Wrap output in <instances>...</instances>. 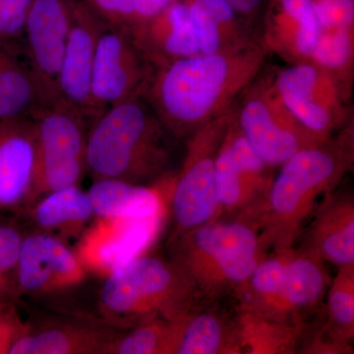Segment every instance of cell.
<instances>
[{"label": "cell", "mask_w": 354, "mask_h": 354, "mask_svg": "<svg viewBox=\"0 0 354 354\" xmlns=\"http://www.w3.org/2000/svg\"><path fill=\"white\" fill-rule=\"evenodd\" d=\"M268 55L257 43L181 58L153 69L142 95L174 139L185 140L232 111L260 75Z\"/></svg>", "instance_id": "1"}, {"label": "cell", "mask_w": 354, "mask_h": 354, "mask_svg": "<svg viewBox=\"0 0 354 354\" xmlns=\"http://www.w3.org/2000/svg\"><path fill=\"white\" fill-rule=\"evenodd\" d=\"M353 121L325 143L300 151L281 165L264 201L251 216L265 248L295 246L319 198L334 192L353 171Z\"/></svg>", "instance_id": "2"}, {"label": "cell", "mask_w": 354, "mask_h": 354, "mask_svg": "<svg viewBox=\"0 0 354 354\" xmlns=\"http://www.w3.org/2000/svg\"><path fill=\"white\" fill-rule=\"evenodd\" d=\"M171 137L143 95H137L91 120L86 169L95 180L151 185L171 174Z\"/></svg>", "instance_id": "3"}, {"label": "cell", "mask_w": 354, "mask_h": 354, "mask_svg": "<svg viewBox=\"0 0 354 354\" xmlns=\"http://www.w3.org/2000/svg\"><path fill=\"white\" fill-rule=\"evenodd\" d=\"M171 241L172 260L207 301L234 293L267 256L259 230L241 218H218Z\"/></svg>", "instance_id": "4"}, {"label": "cell", "mask_w": 354, "mask_h": 354, "mask_svg": "<svg viewBox=\"0 0 354 354\" xmlns=\"http://www.w3.org/2000/svg\"><path fill=\"white\" fill-rule=\"evenodd\" d=\"M200 301L196 288L174 260L142 255L104 278L99 307L109 325L130 329L157 317L184 318Z\"/></svg>", "instance_id": "5"}, {"label": "cell", "mask_w": 354, "mask_h": 354, "mask_svg": "<svg viewBox=\"0 0 354 354\" xmlns=\"http://www.w3.org/2000/svg\"><path fill=\"white\" fill-rule=\"evenodd\" d=\"M234 108L185 139L183 167L174 177L169 201L174 221V235L220 218L216 158Z\"/></svg>", "instance_id": "6"}, {"label": "cell", "mask_w": 354, "mask_h": 354, "mask_svg": "<svg viewBox=\"0 0 354 354\" xmlns=\"http://www.w3.org/2000/svg\"><path fill=\"white\" fill-rule=\"evenodd\" d=\"M241 132L258 156L272 167L328 140L310 132L279 99L272 78H256L234 106Z\"/></svg>", "instance_id": "7"}, {"label": "cell", "mask_w": 354, "mask_h": 354, "mask_svg": "<svg viewBox=\"0 0 354 354\" xmlns=\"http://www.w3.org/2000/svg\"><path fill=\"white\" fill-rule=\"evenodd\" d=\"M32 122L37 174L32 204L48 193L80 183L86 171L88 125L82 114L59 102L41 109Z\"/></svg>", "instance_id": "8"}, {"label": "cell", "mask_w": 354, "mask_h": 354, "mask_svg": "<svg viewBox=\"0 0 354 354\" xmlns=\"http://www.w3.org/2000/svg\"><path fill=\"white\" fill-rule=\"evenodd\" d=\"M271 78L286 109L317 136L332 138L351 122L349 102L334 79L311 62L288 64Z\"/></svg>", "instance_id": "9"}, {"label": "cell", "mask_w": 354, "mask_h": 354, "mask_svg": "<svg viewBox=\"0 0 354 354\" xmlns=\"http://www.w3.org/2000/svg\"><path fill=\"white\" fill-rule=\"evenodd\" d=\"M272 169L244 137L234 108L216 158L218 218H250L271 188L274 177Z\"/></svg>", "instance_id": "10"}, {"label": "cell", "mask_w": 354, "mask_h": 354, "mask_svg": "<svg viewBox=\"0 0 354 354\" xmlns=\"http://www.w3.org/2000/svg\"><path fill=\"white\" fill-rule=\"evenodd\" d=\"M153 69L127 32L104 24L93 68L94 118L115 104L142 95Z\"/></svg>", "instance_id": "11"}, {"label": "cell", "mask_w": 354, "mask_h": 354, "mask_svg": "<svg viewBox=\"0 0 354 354\" xmlns=\"http://www.w3.org/2000/svg\"><path fill=\"white\" fill-rule=\"evenodd\" d=\"M165 216L97 218L80 235L74 251L86 272L106 278L145 254L157 239Z\"/></svg>", "instance_id": "12"}, {"label": "cell", "mask_w": 354, "mask_h": 354, "mask_svg": "<svg viewBox=\"0 0 354 354\" xmlns=\"http://www.w3.org/2000/svg\"><path fill=\"white\" fill-rule=\"evenodd\" d=\"M104 23L87 3L72 0L71 25L57 81L58 102L94 118L92 76L97 39Z\"/></svg>", "instance_id": "13"}, {"label": "cell", "mask_w": 354, "mask_h": 354, "mask_svg": "<svg viewBox=\"0 0 354 354\" xmlns=\"http://www.w3.org/2000/svg\"><path fill=\"white\" fill-rule=\"evenodd\" d=\"M72 0H32L24 29L30 68L50 104L58 102L57 81L71 25Z\"/></svg>", "instance_id": "14"}, {"label": "cell", "mask_w": 354, "mask_h": 354, "mask_svg": "<svg viewBox=\"0 0 354 354\" xmlns=\"http://www.w3.org/2000/svg\"><path fill=\"white\" fill-rule=\"evenodd\" d=\"M87 272L65 241L46 232L24 237L14 272L16 293L59 292L83 283Z\"/></svg>", "instance_id": "15"}, {"label": "cell", "mask_w": 354, "mask_h": 354, "mask_svg": "<svg viewBox=\"0 0 354 354\" xmlns=\"http://www.w3.org/2000/svg\"><path fill=\"white\" fill-rule=\"evenodd\" d=\"M37 174L36 131L32 120L0 124V215L27 209Z\"/></svg>", "instance_id": "16"}, {"label": "cell", "mask_w": 354, "mask_h": 354, "mask_svg": "<svg viewBox=\"0 0 354 354\" xmlns=\"http://www.w3.org/2000/svg\"><path fill=\"white\" fill-rule=\"evenodd\" d=\"M320 26L310 0H267L259 39L268 53L288 64L309 62Z\"/></svg>", "instance_id": "17"}, {"label": "cell", "mask_w": 354, "mask_h": 354, "mask_svg": "<svg viewBox=\"0 0 354 354\" xmlns=\"http://www.w3.org/2000/svg\"><path fill=\"white\" fill-rule=\"evenodd\" d=\"M311 216L298 249L337 268L354 264L353 195L330 193Z\"/></svg>", "instance_id": "18"}, {"label": "cell", "mask_w": 354, "mask_h": 354, "mask_svg": "<svg viewBox=\"0 0 354 354\" xmlns=\"http://www.w3.org/2000/svg\"><path fill=\"white\" fill-rule=\"evenodd\" d=\"M128 34L153 68L200 53L185 0H176Z\"/></svg>", "instance_id": "19"}, {"label": "cell", "mask_w": 354, "mask_h": 354, "mask_svg": "<svg viewBox=\"0 0 354 354\" xmlns=\"http://www.w3.org/2000/svg\"><path fill=\"white\" fill-rule=\"evenodd\" d=\"M330 283L325 263L293 247L276 297L263 316L304 322L305 315L322 301Z\"/></svg>", "instance_id": "20"}, {"label": "cell", "mask_w": 354, "mask_h": 354, "mask_svg": "<svg viewBox=\"0 0 354 354\" xmlns=\"http://www.w3.org/2000/svg\"><path fill=\"white\" fill-rule=\"evenodd\" d=\"M174 177L151 185L97 179L88 191L95 218H151L167 215Z\"/></svg>", "instance_id": "21"}, {"label": "cell", "mask_w": 354, "mask_h": 354, "mask_svg": "<svg viewBox=\"0 0 354 354\" xmlns=\"http://www.w3.org/2000/svg\"><path fill=\"white\" fill-rule=\"evenodd\" d=\"M116 335L109 328L90 324L57 322L36 328L27 325L8 354L106 353Z\"/></svg>", "instance_id": "22"}, {"label": "cell", "mask_w": 354, "mask_h": 354, "mask_svg": "<svg viewBox=\"0 0 354 354\" xmlns=\"http://www.w3.org/2000/svg\"><path fill=\"white\" fill-rule=\"evenodd\" d=\"M205 55L239 50L260 43L250 26L225 0H185Z\"/></svg>", "instance_id": "23"}, {"label": "cell", "mask_w": 354, "mask_h": 354, "mask_svg": "<svg viewBox=\"0 0 354 354\" xmlns=\"http://www.w3.org/2000/svg\"><path fill=\"white\" fill-rule=\"evenodd\" d=\"M27 209L39 232L62 241L80 236L95 216L88 192L79 185L48 193Z\"/></svg>", "instance_id": "24"}, {"label": "cell", "mask_w": 354, "mask_h": 354, "mask_svg": "<svg viewBox=\"0 0 354 354\" xmlns=\"http://www.w3.org/2000/svg\"><path fill=\"white\" fill-rule=\"evenodd\" d=\"M242 351L246 354L298 353L306 324L288 322L237 308L234 316Z\"/></svg>", "instance_id": "25"}, {"label": "cell", "mask_w": 354, "mask_h": 354, "mask_svg": "<svg viewBox=\"0 0 354 354\" xmlns=\"http://www.w3.org/2000/svg\"><path fill=\"white\" fill-rule=\"evenodd\" d=\"M177 354H243L234 317L198 306L186 317Z\"/></svg>", "instance_id": "26"}, {"label": "cell", "mask_w": 354, "mask_h": 354, "mask_svg": "<svg viewBox=\"0 0 354 354\" xmlns=\"http://www.w3.org/2000/svg\"><path fill=\"white\" fill-rule=\"evenodd\" d=\"M48 104L30 66L20 64L11 53L0 67V124L32 120Z\"/></svg>", "instance_id": "27"}, {"label": "cell", "mask_w": 354, "mask_h": 354, "mask_svg": "<svg viewBox=\"0 0 354 354\" xmlns=\"http://www.w3.org/2000/svg\"><path fill=\"white\" fill-rule=\"evenodd\" d=\"M187 316L178 320L157 317L144 321L125 334L116 335L106 354H177Z\"/></svg>", "instance_id": "28"}, {"label": "cell", "mask_w": 354, "mask_h": 354, "mask_svg": "<svg viewBox=\"0 0 354 354\" xmlns=\"http://www.w3.org/2000/svg\"><path fill=\"white\" fill-rule=\"evenodd\" d=\"M309 62L334 79L349 102L353 83L354 26L320 30Z\"/></svg>", "instance_id": "29"}, {"label": "cell", "mask_w": 354, "mask_h": 354, "mask_svg": "<svg viewBox=\"0 0 354 354\" xmlns=\"http://www.w3.org/2000/svg\"><path fill=\"white\" fill-rule=\"evenodd\" d=\"M328 290L326 332L335 341L353 344L354 339V264L337 268Z\"/></svg>", "instance_id": "30"}, {"label": "cell", "mask_w": 354, "mask_h": 354, "mask_svg": "<svg viewBox=\"0 0 354 354\" xmlns=\"http://www.w3.org/2000/svg\"><path fill=\"white\" fill-rule=\"evenodd\" d=\"M176 0H86L104 24L127 32L144 24Z\"/></svg>", "instance_id": "31"}, {"label": "cell", "mask_w": 354, "mask_h": 354, "mask_svg": "<svg viewBox=\"0 0 354 354\" xmlns=\"http://www.w3.org/2000/svg\"><path fill=\"white\" fill-rule=\"evenodd\" d=\"M32 0H0V46L24 38L28 13Z\"/></svg>", "instance_id": "32"}, {"label": "cell", "mask_w": 354, "mask_h": 354, "mask_svg": "<svg viewBox=\"0 0 354 354\" xmlns=\"http://www.w3.org/2000/svg\"><path fill=\"white\" fill-rule=\"evenodd\" d=\"M320 30L354 26V0H310Z\"/></svg>", "instance_id": "33"}, {"label": "cell", "mask_w": 354, "mask_h": 354, "mask_svg": "<svg viewBox=\"0 0 354 354\" xmlns=\"http://www.w3.org/2000/svg\"><path fill=\"white\" fill-rule=\"evenodd\" d=\"M24 237L15 225L0 221V270L13 279Z\"/></svg>", "instance_id": "34"}, {"label": "cell", "mask_w": 354, "mask_h": 354, "mask_svg": "<svg viewBox=\"0 0 354 354\" xmlns=\"http://www.w3.org/2000/svg\"><path fill=\"white\" fill-rule=\"evenodd\" d=\"M320 330H316L308 335L305 330L304 339L300 344L298 353L309 354H351L353 353L351 344L337 342L330 337L324 326Z\"/></svg>", "instance_id": "35"}, {"label": "cell", "mask_w": 354, "mask_h": 354, "mask_svg": "<svg viewBox=\"0 0 354 354\" xmlns=\"http://www.w3.org/2000/svg\"><path fill=\"white\" fill-rule=\"evenodd\" d=\"M27 327L10 301H0V354L9 353L15 339Z\"/></svg>", "instance_id": "36"}, {"label": "cell", "mask_w": 354, "mask_h": 354, "mask_svg": "<svg viewBox=\"0 0 354 354\" xmlns=\"http://www.w3.org/2000/svg\"><path fill=\"white\" fill-rule=\"evenodd\" d=\"M247 23L252 22L267 0H225Z\"/></svg>", "instance_id": "37"}, {"label": "cell", "mask_w": 354, "mask_h": 354, "mask_svg": "<svg viewBox=\"0 0 354 354\" xmlns=\"http://www.w3.org/2000/svg\"><path fill=\"white\" fill-rule=\"evenodd\" d=\"M15 295L17 293L14 279L0 270V301H10Z\"/></svg>", "instance_id": "38"}, {"label": "cell", "mask_w": 354, "mask_h": 354, "mask_svg": "<svg viewBox=\"0 0 354 354\" xmlns=\"http://www.w3.org/2000/svg\"><path fill=\"white\" fill-rule=\"evenodd\" d=\"M11 55L10 50L0 46V67L6 62L7 58Z\"/></svg>", "instance_id": "39"}]
</instances>
